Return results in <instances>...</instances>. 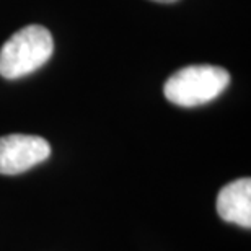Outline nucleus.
Masks as SVG:
<instances>
[{
	"mask_svg": "<svg viewBox=\"0 0 251 251\" xmlns=\"http://www.w3.org/2000/svg\"><path fill=\"white\" fill-rule=\"evenodd\" d=\"M52 34L41 25H28L10 36L0 49V75L17 80L36 72L52 56Z\"/></svg>",
	"mask_w": 251,
	"mask_h": 251,
	"instance_id": "1",
	"label": "nucleus"
},
{
	"mask_svg": "<svg viewBox=\"0 0 251 251\" xmlns=\"http://www.w3.org/2000/svg\"><path fill=\"white\" fill-rule=\"evenodd\" d=\"M230 85V74L217 65H188L175 72L163 85L168 101L183 108L210 103Z\"/></svg>",
	"mask_w": 251,
	"mask_h": 251,
	"instance_id": "2",
	"label": "nucleus"
},
{
	"mask_svg": "<svg viewBox=\"0 0 251 251\" xmlns=\"http://www.w3.org/2000/svg\"><path fill=\"white\" fill-rule=\"evenodd\" d=\"M51 145L39 135L10 134L0 137V175H18L43 163Z\"/></svg>",
	"mask_w": 251,
	"mask_h": 251,
	"instance_id": "3",
	"label": "nucleus"
},
{
	"mask_svg": "<svg viewBox=\"0 0 251 251\" xmlns=\"http://www.w3.org/2000/svg\"><path fill=\"white\" fill-rule=\"evenodd\" d=\"M217 214L225 222L251 228V179L240 178L220 189Z\"/></svg>",
	"mask_w": 251,
	"mask_h": 251,
	"instance_id": "4",
	"label": "nucleus"
},
{
	"mask_svg": "<svg viewBox=\"0 0 251 251\" xmlns=\"http://www.w3.org/2000/svg\"><path fill=\"white\" fill-rule=\"evenodd\" d=\"M152 2H158V3H173V2H178V0H152Z\"/></svg>",
	"mask_w": 251,
	"mask_h": 251,
	"instance_id": "5",
	"label": "nucleus"
}]
</instances>
